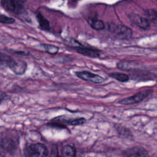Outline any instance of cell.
<instances>
[{
    "label": "cell",
    "mask_w": 157,
    "mask_h": 157,
    "mask_svg": "<svg viewBox=\"0 0 157 157\" xmlns=\"http://www.w3.org/2000/svg\"><path fill=\"white\" fill-rule=\"evenodd\" d=\"M1 64H3L10 68V69L17 75H23L25 73L27 64L24 61L15 60L9 55L1 54Z\"/></svg>",
    "instance_id": "1"
},
{
    "label": "cell",
    "mask_w": 157,
    "mask_h": 157,
    "mask_svg": "<svg viewBox=\"0 0 157 157\" xmlns=\"http://www.w3.org/2000/svg\"><path fill=\"white\" fill-rule=\"evenodd\" d=\"M109 30L114 37L121 40H128L132 34L131 28L122 25L111 24L109 26Z\"/></svg>",
    "instance_id": "2"
},
{
    "label": "cell",
    "mask_w": 157,
    "mask_h": 157,
    "mask_svg": "<svg viewBox=\"0 0 157 157\" xmlns=\"http://www.w3.org/2000/svg\"><path fill=\"white\" fill-rule=\"evenodd\" d=\"M25 155L27 156H47L48 150L46 146L40 143L29 145L25 150Z\"/></svg>",
    "instance_id": "3"
},
{
    "label": "cell",
    "mask_w": 157,
    "mask_h": 157,
    "mask_svg": "<svg viewBox=\"0 0 157 157\" xmlns=\"http://www.w3.org/2000/svg\"><path fill=\"white\" fill-rule=\"evenodd\" d=\"M153 90H143L141 91H139L136 94L122 99L120 101H118V103L121 104H124V105H129V104H137L139 103L143 100H144L147 97H148L150 94L152 93Z\"/></svg>",
    "instance_id": "4"
},
{
    "label": "cell",
    "mask_w": 157,
    "mask_h": 157,
    "mask_svg": "<svg viewBox=\"0 0 157 157\" xmlns=\"http://www.w3.org/2000/svg\"><path fill=\"white\" fill-rule=\"evenodd\" d=\"M75 74L78 78L94 83H101L106 80V78L102 77V76L86 71H77Z\"/></svg>",
    "instance_id": "5"
},
{
    "label": "cell",
    "mask_w": 157,
    "mask_h": 157,
    "mask_svg": "<svg viewBox=\"0 0 157 157\" xmlns=\"http://www.w3.org/2000/svg\"><path fill=\"white\" fill-rule=\"evenodd\" d=\"M130 21L136 26L144 30L150 28V22L148 18H144L136 13H131L129 15Z\"/></svg>",
    "instance_id": "6"
},
{
    "label": "cell",
    "mask_w": 157,
    "mask_h": 157,
    "mask_svg": "<svg viewBox=\"0 0 157 157\" xmlns=\"http://www.w3.org/2000/svg\"><path fill=\"white\" fill-rule=\"evenodd\" d=\"M73 48L78 53L88 57L99 58L100 56V50L96 48L85 47L82 45L74 47Z\"/></svg>",
    "instance_id": "7"
},
{
    "label": "cell",
    "mask_w": 157,
    "mask_h": 157,
    "mask_svg": "<svg viewBox=\"0 0 157 157\" xmlns=\"http://www.w3.org/2000/svg\"><path fill=\"white\" fill-rule=\"evenodd\" d=\"M1 147L6 153L13 154L17 149L15 142L10 137L2 138L1 140Z\"/></svg>",
    "instance_id": "8"
},
{
    "label": "cell",
    "mask_w": 157,
    "mask_h": 157,
    "mask_svg": "<svg viewBox=\"0 0 157 157\" xmlns=\"http://www.w3.org/2000/svg\"><path fill=\"white\" fill-rule=\"evenodd\" d=\"M124 155L126 156H148L147 150L141 147H134L124 151Z\"/></svg>",
    "instance_id": "9"
},
{
    "label": "cell",
    "mask_w": 157,
    "mask_h": 157,
    "mask_svg": "<svg viewBox=\"0 0 157 157\" xmlns=\"http://www.w3.org/2000/svg\"><path fill=\"white\" fill-rule=\"evenodd\" d=\"M1 5L7 10L16 13H20L22 9V7L13 0H2Z\"/></svg>",
    "instance_id": "10"
},
{
    "label": "cell",
    "mask_w": 157,
    "mask_h": 157,
    "mask_svg": "<svg viewBox=\"0 0 157 157\" xmlns=\"http://www.w3.org/2000/svg\"><path fill=\"white\" fill-rule=\"evenodd\" d=\"M56 119L59 123H63L64 124L71 125V126H77V125H80L82 124H84L86 120L83 117L80 118H57Z\"/></svg>",
    "instance_id": "11"
},
{
    "label": "cell",
    "mask_w": 157,
    "mask_h": 157,
    "mask_svg": "<svg viewBox=\"0 0 157 157\" xmlns=\"http://www.w3.org/2000/svg\"><path fill=\"white\" fill-rule=\"evenodd\" d=\"M109 77L120 82H126L129 80V77L126 74L120 73V72H111L109 74Z\"/></svg>",
    "instance_id": "12"
},
{
    "label": "cell",
    "mask_w": 157,
    "mask_h": 157,
    "mask_svg": "<svg viewBox=\"0 0 157 157\" xmlns=\"http://www.w3.org/2000/svg\"><path fill=\"white\" fill-rule=\"evenodd\" d=\"M75 149L71 145H64L61 150V155L63 156H75Z\"/></svg>",
    "instance_id": "13"
},
{
    "label": "cell",
    "mask_w": 157,
    "mask_h": 157,
    "mask_svg": "<svg viewBox=\"0 0 157 157\" xmlns=\"http://www.w3.org/2000/svg\"><path fill=\"white\" fill-rule=\"evenodd\" d=\"M37 20L39 21V27L40 29L45 31L50 30V28L49 21L45 18H44L40 13H39L37 15Z\"/></svg>",
    "instance_id": "14"
},
{
    "label": "cell",
    "mask_w": 157,
    "mask_h": 157,
    "mask_svg": "<svg viewBox=\"0 0 157 157\" xmlns=\"http://www.w3.org/2000/svg\"><path fill=\"white\" fill-rule=\"evenodd\" d=\"M137 65L136 64H133L132 62L131 61H121L118 63H117V67L121 70H124V71H131L132 69H134L135 68L134 67V66Z\"/></svg>",
    "instance_id": "15"
},
{
    "label": "cell",
    "mask_w": 157,
    "mask_h": 157,
    "mask_svg": "<svg viewBox=\"0 0 157 157\" xmlns=\"http://www.w3.org/2000/svg\"><path fill=\"white\" fill-rule=\"evenodd\" d=\"M145 13L148 20L157 28V11L154 9H148Z\"/></svg>",
    "instance_id": "16"
},
{
    "label": "cell",
    "mask_w": 157,
    "mask_h": 157,
    "mask_svg": "<svg viewBox=\"0 0 157 157\" xmlns=\"http://www.w3.org/2000/svg\"><path fill=\"white\" fill-rule=\"evenodd\" d=\"M41 46L44 48L46 52L50 55H55L59 51V48L53 45L43 44L41 45Z\"/></svg>",
    "instance_id": "17"
},
{
    "label": "cell",
    "mask_w": 157,
    "mask_h": 157,
    "mask_svg": "<svg viewBox=\"0 0 157 157\" xmlns=\"http://www.w3.org/2000/svg\"><path fill=\"white\" fill-rule=\"evenodd\" d=\"M91 26L96 30H102L104 28V24L103 21L98 19L92 20L91 21Z\"/></svg>",
    "instance_id": "18"
},
{
    "label": "cell",
    "mask_w": 157,
    "mask_h": 157,
    "mask_svg": "<svg viewBox=\"0 0 157 157\" xmlns=\"http://www.w3.org/2000/svg\"><path fill=\"white\" fill-rule=\"evenodd\" d=\"M117 131L119 132L121 135L126 137H131L132 134L129 130L124 127H119L117 128Z\"/></svg>",
    "instance_id": "19"
},
{
    "label": "cell",
    "mask_w": 157,
    "mask_h": 157,
    "mask_svg": "<svg viewBox=\"0 0 157 157\" xmlns=\"http://www.w3.org/2000/svg\"><path fill=\"white\" fill-rule=\"evenodd\" d=\"M0 21L2 23L5 24H12L15 22V20L13 18L8 17L4 15H1L0 17Z\"/></svg>",
    "instance_id": "20"
},
{
    "label": "cell",
    "mask_w": 157,
    "mask_h": 157,
    "mask_svg": "<svg viewBox=\"0 0 157 157\" xmlns=\"http://www.w3.org/2000/svg\"><path fill=\"white\" fill-rule=\"evenodd\" d=\"M13 53L15 55H22V56H26L28 55V54L26 53L25 52H22V51H14L13 52Z\"/></svg>",
    "instance_id": "21"
},
{
    "label": "cell",
    "mask_w": 157,
    "mask_h": 157,
    "mask_svg": "<svg viewBox=\"0 0 157 157\" xmlns=\"http://www.w3.org/2000/svg\"><path fill=\"white\" fill-rule=\"evenodd\" d=\"M6 97H7V95H6V94L4 93V92L1 91V103L3 102L4 100L6 99Z\"/></svg>",
    "instance_id": "22"
},
{
    "label": "cell",
    "mask_w": 157,
    "mask_h": 157,
    "mask_svg": "<svg viewBox=\"0 0 157 157\" xmlns=\"http://www.w3.org/2000/svg\"><path fill=\"white\" fill-rule=\"evenodd\" d=\"M156 82H157V80H156Z\"/></svg>",
    "instance_id": "23"
}]
</instances>
